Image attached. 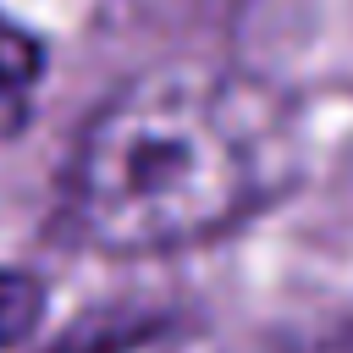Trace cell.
Returning a JSON list of instances; mask_svg holds the SVG:
<instances>
[{"label":"cell","mask_w":353,"mask_h":353,"mask_svg":"<svg viewBox=\"0 0 353 353\" xmlns=\"http://www.w3.org/2000/svg\"><path fill=\"white\" fill-rule=\"evenodd\" d=\"M39 77H44V44L0 11V138H11L28 121Z\"/></svg>","instance_id":"obj_2"},{"label":"cell","mask_w":353,"mask_h":353,"mask_svg":"<svg viewBox=\"0 0 353 353\" xmlns=\"http://www.w3.org/2000/svg\"><path fill=\"white\" fill-rule=\"evenodd\" d=\"M303 165L292 105L232 66L171 61L116 88L66 165V221L105 254H165L232 232Z\"/></svg>","instance_id":"obj_1"},{"label":"cell","mask_w":353,"mask_h":353,"mask_svg":"<svg viewBox=\"0 0 353 353\" xmlns=\"http://www.w3.org/2000/svg\"><path fill=\"white\" fill-rule=\"evenodd\" d=\"M303 353H353V325L336 331V336H325V342H314V347H303Z\"/></svg>","instance_id":"obj_5"},{"label":"cell","mask_w":353,"mask_h":353,"mask_svg":"<svg viewBox=\"0 0 353 353\" xmlns=\"http://www.w3.org/2000/svg\"><path fill=\"white\" fill-rule=\"evenodd\" d=\"M39 314H44V281L17 265H0V353L28 342Z\"/></svg>","instance_id":"obj_3"},{"label":"cell","mask_w":353,"mask_h":353,"mask_svg":"<svg viewBox=\"0 0 353 353\" xmlns=\"http://www.w3.org/2000/svg\"><path fill=\"white\" fill-rule=\"evenodd\" d=\"M83 353H210V342H199L193 331H176V325H149V331H127V336L94 342Z\"/></svg>","instance_id":"obj_4"}]
</instances>
